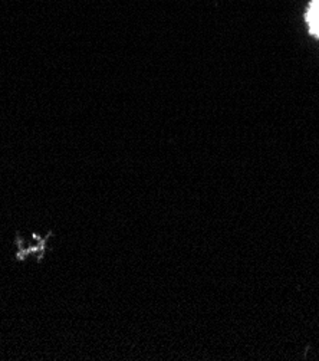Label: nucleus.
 Instances as JSON below:
<instances>
[{"label":"nucleus","mask_w":319,"mask_h":361,"mask_svg":"<svg viewBox=\"0 0 319 361\" xmlns=\"http://www.w3.org/2000/svg\"><path fill=\"white\" fill-rule=\"evenodd\" d=\"M51 233L48 235H37L33 233L29 240H26L23 236L18 235L16 239V258L19 261H26L27 258H37V261H42L46 254V246H48V239Z\"/></svg>","instance_id":"obj_1"},{"label":"nucleus","mask_w":319,"mask_h":361,"mask_svg":"<svg viewBox=\"0 0 319 361\" xmlns=\"http://www.w3.org/2000/svg\"><path fill=\"white\" fill-rule=\"evenodd\" d=\"M306 23L309 32L319 38V0H312L308 12H306Z\"/></svg>","instance_id":"obj_2"}]
</instances>
